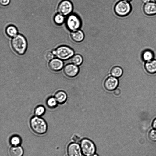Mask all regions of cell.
Returning <instances> with one entry per match:
<instances>
[{"label":"cell","mask_w":156,"mask_h":156,"mask_svg":"<svg viewBox=\"0 0 156 156\" xmlns=\"http://www.w3.org/2000/svg\"><path fill=\"white\" fill-rule=\"evenodd\" d=\"M11 45L15 53L19 55H23L27 50V43L26 38L23 35L18 34L12 38Z\"/></svg>","instance_id":"cell-1"},{"label":"cell","mask_w":156,"mask_h":156,"mask_svg":"<svg viewBox=\"0 0 156 156\" xmlns=\"http://www.w3.org/2000/svg\"><path fill=\"white\" fill-rule=\"evenodd\" d=\"M30 125L32 130L37 134L43 135L47 132V123L40 117L35 116L32 117L30 120Z\"/></svg>","instance_id":"cell-2"},{"label":"cell","mask_w":156,"mask_h":156,"mask_svg":"<svg viewBox=\"0 0 156 156\" xmlns=\"http://www.w3.org/2000/svg\"><path fill=\"white\" fill-rule=\"evenodd\" d=\"M57 58L62 60L70 59L75 55L74 50L70 47L62 45L57 47L52 51Z\"/></svg>","instance_id":"cell-3"},{"label":"cell","mask_w":156,"mask_h":156,"mask_svg":"<svg viewBox=\"0 0 156 156\" xmlns=\"http://www.w3.org/2000/svg\"><path fill=\"white\" fill-rule=\"evenodd\" d=\"M132 10L130 2L123 0L118 2L115 7L116 13L120 16H126L130 14Z\"/></svg>","instance_id":"cell-4"},{"label":"cell","mask_w":156,"mask_h":156,"mask_svg":"<svg viewBox=\"0 0 156 156\" xmlns=\"http://www.w3.org/2000/svg\"><path fill=\"white\" fill-rule=\"evenodd\" d=\"M66 26L70 31L80 29L81 21L79 17L75 14L72 13L67 16L65 21Z\"/></svg>","instance_id":"cell-5"},{"label":"cell","mask_w":156,"mask_h":156,"mask_svg":"<svg viewBox=\"0 0 156 156\" xmlns=\"http://www.w3.org/2000/svg\"><path fill=\"white\" fill-rule=\"evenodd\" d=\"M73 5L69 0H62L59 4L57 8L58 13L64 16L71 14L73 10Z\"/></svg>","instance_id":"cell-6"},{"label":"cell","mask_w":156,"mask_h":156,"mask_svg":"<svg viewBox=\"0 0 156 156\" xmlns=\"http://www.w3.org/2000/svg\"><path fill=\"white\" fill-rule=\"evenodd\" d=\"M82 152L85 156H91L95 151V147L94 143L90 140L84 139L80 144Z\"/></svg>","instance_id":"cell-7"},{"label":"cell","mask_w":156,"mask_h":156,"mask_svg":"<svg viewBox=\"0 0 156 156\" xmlns=\"http://www.w3.org/2000/svg\"><path fill=\"white\" fill-rule=\"evenodd\" d=\"M79 72L77 66L72 63H69L65 66L63 68V72L68 77L72 78L76 76Z\"/></svg>","instance_id":"cell-8"},{"label":"cell","mask_w":156,"mask_h":156,"mask_svg":"<svg viewBox=\"0 0 156 156\" xmlns=\"http://www.w3.org/2000/svg\"><path fill=\"white\" fill-rule=\"evenodd\" d=\"M119 84L118 79L113 76L108 77L105 80L104 86L108 91H112L116 89Z\"/></svg>","instance_id":"cell-9"},{"label":"cell","mask_w":156,"mask_h":156,"mask_svg":"<svg viewBox=\"0 0 156 156\" xmlns=\"http://www.w3.org/2000/svg\"><path fill=\"white\" fill-rule=\"evenodd\" d=\"M64 63L62 60L58 58L51 60L48 64L49 69L54 72H58L63 68Z\"/></svg>","instance_id":"cell-10"},{"label":"cell","mask_w":156,"mask_h":156,"mask_svg":"<svg viewBox=\"0 0 156 156\" xmlns=\"http://www.w3.org/2000/svg\"><path fill=\"white\" fill-rule=\"evenodd\" d=\"M67 152L68 156H82L81 149L76 143L70 144L68 146Z\"/></svg>","instance_id":"cell-11"},{"label":"cell","mask_w":156,"mask_h":156,"mask_svg":"<svg viewBox=\"0 0 156 156\" xmlns=\"http://www.w3.org/2000/svg\"><path fill=\"white\" fill-rule=\"evenodd\" d=\"M143 10L144 13L147 16L156 14V2H150L144 4Z\"/></svg>","instance_id":"cell-12"},{"label":"cell","mask_w":156,"mask_h":156,"mask_svg":"<svg viewBox=\"0 0 156 156\" xmlns=\"http://www.w3.org/2000/svg\"><path fill=\"white\" fill-rule=\"evenodd\" d=\"M70 37L72 40L76 42H80L83 41L85 37L83 32L80 29L71 31Z\"/></svg>","instance_id":"cell-13"},{"label":"cell","mask_w":156,"mask_h":156,"mask_svg":"<svg viewBox=\"0 0 156 156\" xmlns=\"http://www.w3.org/2000/svg\"><path fill=\"white\" fill-rule=\"evenodd\" d=\"M144 68L146 71L151 74L156 73V59H153L150 61L146 62Z\"/></svg>","instance_id":"cell-14"},{"label":"cell","mask_w":156,"mask_h":156,"mask_svg":"<svg viewBox=\"0 0 156 156\" xmlns=\"http://www.w3.org/2000/svg\"><path fill=\"white\" fill-rule=\"evenodd\" d=\"M54 97L58 103L62 104L66 100L67 95L64 91L60 90L55 93Z\"/></svg>","instance_id":"cell-15"},{"label":"cell","mask_w":156,"mask_h":156,"mask_svg":"<svg viewBox=\"0 0 156 156\" xmlns=\"http://www.w3.org/2000/svg\"><path fill=\"white\" fill-rule=\"evenodd\" d=\"M23 148L20 146H13L9 150L11 156H23Z\"/></svg>","instance_id":"cell-16"},{"label":"cell","mask_w":156,"mask_h":156,"mask_svg":"<svg viewBox=\"0 0 156 156\" xmlns=\"http://www.w3.org/2000/svg\"><path fill=\"white\" fill-rule=\"evenodd\" d=\"M5 32L8 36L12 38L18 34L17 28L13 25L8 26L5 29Z\"/></svg>","instance_id":"cell-17"},{"label":"cell","mask_w":156,"mask_h":156,"mask_svg":"<svg viewBox=\"0 0 156 156\" xmlns=\"http://www.w3.org/2000/svg\"><path fill=\"white\" fill-rule=\"evenodd\" d=\"M69 59L71 63L77 66L81 65L83 61V57L79 54H75Z\"/></svg>","instance_id":"cell-18"},{"label":"cell","mask_w":156,"mask_h":156,"mask_svg":"<svg viewBox=\"0 0 156 156\" xmlns=\"http://www.w3.org/2000/svg\"><path fill=\"white\" fill-rule=\"evenodd\" d=\"M123 73L122 68L118 66H115L112 67L111 71V74L113 77L119 78L121 76Z\"/></svg>","instance_id":"cell-19"},{"label":"cell","mask_w":156,"mask_h":156,"mask_svg":"<svg viewBox=\"0 0 156 156\" xmlns=\"http://www.w3.org/2000/svg\"><path fill=\"white\" fill-rule=\"evenodd\" d=\"M142 57L143 59L147 62L154 59V54L151 51L147 50L143 52Z\"/></svg>","instance_id":"cell-20"},{"label":"cell","mask_w":156,"mask_h":156,"mask_svg":"<svg viewBox=\"0 0 156 156\" xmlns=\"http://www.w3.org/2000/svg\"><path fill=\"white\" fill-rule=\"evenodd\" d=\"M65 16L59 13L56 14L54 18V21L57 25H62L65 21Z\"/></svg>","instance_id":"cell-21"},{"label":"cell","mask_w":156,"mask_h":156,"mask_svg":"<svg viewBox=\"0 0 156 156\" xmlns=\"http://www.w3.org/2000/svg\"><path fill=\"white\" fill-rule=\"evenodd\" d=\"M10 142L13 146H18L21 144V140L19 136L15 135L11 137L10 140Z\"/></svg>","instance_id":"cell-22"},{"label":"cell","mask_w":156,"mask_h":156,"mask_svg":"<svg viewBox=\"0 0 156 156\" xmlns=\"http://www.w3.org/2000/svg\"><path fill=\"white\" fill-rule=\"evenodd\" d=\"M58 103L55 97H51L48 98L46 101L47 106L49 108H55Z\"/></svg>","instance_id":"cell-23"},{"label":"cell","mask_w":156,"mask_h":156,"mask_svg":"<svg viewBox=\"0 0 156 156\" xmlns=\"http://www.w3.org/2000/svg\"><path fill=\"white\" fill-rule=\"evenodd\" d=\"M45 108L42 105H39L36 107L34 110L35 116L40 117L44 114L45 112Z\"/></svg>","instance_id":"cell-24"},{"label":"cell","mask_w":156,"mask_h":156,"mask_svg":"<svg viewBox=\"0 0 156 156\" xmlns=\"http://www.w3.org/2000/svg\"><path fill=\"white\" fill-rule=\"evenodd\" d=\"M149 139L152 141L156 142V130L153 129L151 130L148 133Z\"/></svg>","instance_id":"cell-25"},{"label":"cell","mask_w":156,"mask_h":156,"mask_svg":"<svg viewBox=\"0 0 156 156\" xmlns=\"http://www.w3.org/2000/svg\"><path fill=\"white\" fill-rule=\"evenodd\" d=\"M54 55L52 52L48 51L45 54V57L47 60H51L53 58Z\"/></svg>","instance_id":"cell-26"},{"label":"cell","mask_w":156,"mask_h":156,"mask_svg":"<svg viewBox=\"0 0 156 156\" xmlns=\"http://www.w3.org/2000/svg\"><path fill=\"white\" fill-rule=\"evenodd\" d=\"M10 0H0V4L3 6H6L9 4Z\"/></svg>","instance_id":"cell-27"},{"label":"cell","mask_w":156,"mask_h":156,"mask_svg":"<svg viewBox=\"0 0 156 156\" xmlns=\"http://www.w3.org/2000/svg\"><path fill=\"white\" fill-rule=\"evenodd\" d=\"M114 90V94L116 96L119 95L121 93V91L119 88H116Z\"/></svg>","instance_id":"cell-28"},{"label":"cell","mask_w":156,"mask_h":156,"mask_svg":"<svg viewBox=\"0 0 156 156\" xmlns=\"http://www.w3.org/2000/svg\"><path fill=\"white\" fill-rule=\"evenodd\" d=\"M152 126L153 128L156 130V118L153 120L152 122Z\"/></svg>","instance_id":"cell-29"},{"label":"cell","mask_w":156,"mask_h":156,"mask_svg":"<svg viewBox=\"0 0 156 156\" xmlns=\"http://www.w3.org/2000/svg\"><path fill=\"white\" fill-rule=\"evenodd\" d=\"M151 0H141V2L144 4H146L150 2Z\"/></svg>","instance_id":"cell-30"},{"label":"cell","mask_w":156,"mask_h":156,"mask_svg":"<svg viewBox=\"0 0 156 156\" xmlns=\"http://www.w3.org/2000/svg\"><path fill=\"white\" fill-rule=\"evenodd\" d=\"M124 0V1H127V2H130L132 0Z\"/></svg>","instance_id":"cell-31"},{"label":"cell","mask_w":156,"mask_h":156,"mask_svg":"<svg viewBox=\"0 0 156 156\" xmlns=\"http://www.w3.org/2000/svg\"><path fill=\"white\" fill-rule=\"evenodd\" d=\"M91 156H98L96 154H94V155H93Z\"/></svg>","instance_id":"cell-32"},{"label":"cell","mask_w":156,"mask_h":156,"mask_svg":"<svg viewBox=\"0 0 156 156\" xmlns=\"http://www.w3.org/2000/svg\"><path fill=\"white\" fill-rule=\"evenodd\" d=\"M154 0V1H155V2H156V0Z\"/></svg>","instance_id":"cell-33"}]
</instances>
